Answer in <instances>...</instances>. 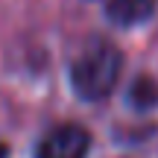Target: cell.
<instances>
[{
    "label": "cell",
    "instance_id": "2",
    "mask_svg": "<svg viewBox=\"0 0 158 158\" xmlns=\"http://www.w3.org/2000/svg\"><path fill=\"white\" fill-rule=\"evenodd\" d=\"M91 135L82 126H59L35 143L32 158H88Z\"/></svg>",
    "mask_w": 158,
    "mask_h": 158
},
{
    "label": "cell",
    "instance_id": "5",
    "mask_svg": "<svg viewBox=\"0 0 158 158\" xmlns=\"http://www.w3.org/2000/svg\"><path fill=\"white\" fill-rule=\"evenodd\" d=\"M0 158H6V143H0Z\"/></svg>",
    "mask_w": 158,
    "mask_h": 158
},
{
    "label": "cell",
    "instance_id": "3",
    "mask_svg": "<svg viewBox=\"0 0 158 158\" xmlns=\"http://www.w3.org/2000/svg\"><path fill=\"white\" fill-rule=\"evenodd\" d=\"M106 15L117 27H138L155 15V0H106Z\"/></svg>",
    "mask_w": 158,
    "mask_h": 158
},
{
    "label": "cell",
    "instance_id": "4",
    "mask_svg": "<svg viewBox=\"0 0 158 158\" xmlns=\"http://www.w3.org/2000/svg\"><path fill=\"white\" fill-rule=\"evenodd\" d=\"M132 102H135L138 108H149L155 102V97H158V91H155V85H152V79H138L135 82V88H132Z\"/></svg>",
    "mask_w": 158,
    "mask_h": 158
},
{
    "label": "cell",
    "instance_id": "1",
    "mask_svg": "<svg viewBox=\"0 0 158 158\" xmlns=\"http://www.w3.org/2000/svg\"><path fill=\"white\" fill-rule=\"evenodd\" d=\"M120 70H123V56L108 38H94L82 47V53L70 64V88L79 100H106L117 88Z\"/></svg>",
    "mask_w": 158,
    "mask_h": 158
}]
</instances>
